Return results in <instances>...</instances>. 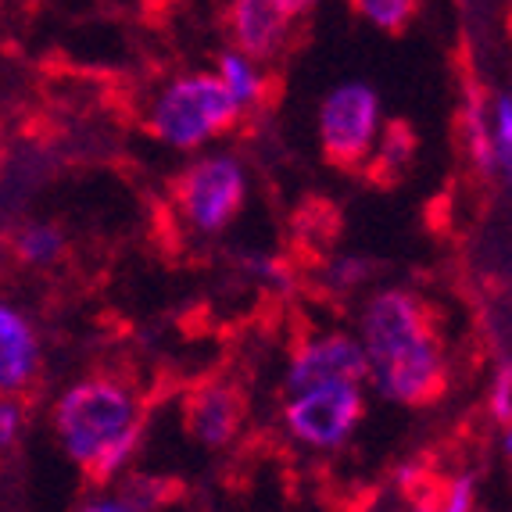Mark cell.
I'll return each instance as SVG.
<instances>
[{
	"instance_id": "obj_1",
	"label": "cell",
	"mask_w": 512,
	"mask_h": 512,
	"mask_svg": "<svg viewBox=\"0 0 512 512\" xmlns=\"http://www.w3.org/2000/svg\"><path fill=\"white\" fill-rule=\"evenodd\" d=\"M369 387L391 405H427L448 380V359L427 308L409 291H373L359 312Z\"/></svg>"
},
{
	"instance_id": "obj_2",
	"label": "cell",
	"mask_w": 512,
	"mask_h": 512,
	"mask_svg": "<svg viewBox=\"0 0 512 512\" xmlns=\"http://www.w3.org/2000/svg\"><path fill=\"white\" fill-rule=\"evenodd\" d=\"M144 427V402L122 376L94 373L69 384L54 402V434L61 452L90 470V462L129 430Z\"/></svg>"
},
{
	"instance_id": "obj_3",
	"label": "cell",
	"mask_w": 512,
	"mask_h": 512,
	"mask_svg": "<svg viewBox=\"0 0 512 512\" xmlns=\"http://www.w3.org/2000/svg\"><path fill=\"white\" fill-rule=\"evenodd\" d=\"M240 119H244V108L233 101L219 72H187L172 79L154 94L147 108V126L154 140L183 154L208 147Z\"/></svg>"
},
{
	"instance_id": "obj_4",
	"label": "cell",
	"mask_w": 512,
	"mask_h": 512,
	"mask_svg": "<svg viewBox=\"0 0 512 512\" xmlns=\"http://www.w3.org/2000/svg\"><path fill=\"white\" fill-rule=\"evenodd\" d=\"M248 169L230 151H205L176 183V212L194 237H219L244 208Z\"/></svg>"
},
{
	"instance_id": "obj_5",
	"label": "cell",
	"mask_w": 512,
	"mask_h": 512,
	"mask_svg": "<svg viewBox=\"0 0 512 512\" xmlns=\"http://www.w3.org/2000/svg\"><path fill=\"white\" fill-rule=\"evenodd\" d=\"M319 144L323 154L337 165H366L376 158V147L384 137V108L380 94L366 79H344L319 104Z\"/></svg>"
},
{
	"instance_id": "obj_6",
	"label": "cell",
	"mask_w": 512,
	"mask_h": 512,
	"mask_svg": "<svg viewBox=\"0 0 512 512\" xmlns=\"http://www.w3.org/2000/svg\"><path fill=\"white\" fill-rule=\"evenodd\" d=\"M366 416V391L355 380L319 384L287 394L283 427L308 452H337L351 441Z\"/></svg>"
},
{
	"instance_id": "obj_7",
	"label": "cell",
	"mask_w": 512,
	"mask_h": 512,
	"mask_svg": "<svg viewBox=\"0 0 512 512\" xmlns=\"http://www.w3.org/2000/svg\"><path fill=\"white\" fill-rule=\"evenodd\" d=\"M341 380L366 384L369 380L366 348H362L359 333L323 330V333H308L305 341L291 351L287 380L283 384H287V394H294L319 384H341Z\"/></svg>"
},
{
	"instance_id": "obj_8",
	"label": "cell",
	"mask_w": 512,
	"mask_h": 512,
	"mask_svg": "<svg viewBox=\"0 0 512 512\" xmlns=\"http://www.w3.org/2000/svg\"><path fill=\"white\" fill-rule=\"evenodd\" d=\"M298 15L287 0H230L226 8V29L237 51L251 54L255 61H273L283 54L294 33Z\"/></svg>"
},
{
	"instance_id": "obj_9",
	"label": "cell",
	"mask_w": 512,
	"mask_h": 512,
	"mask_svg": "<svg viewBox=\"0 0 512 512\" xmlns=\"http://www.w3.org/2000/svg\"><path fill=\"white\" fill-rule=\"evenodd\" d=\"M240 416H244V405H240V394L222 380H208V384L194 387L183 402V419H187V434L194 437L201 448H226V444L237 437Z\"/></svg>"
},
{
	"instance_id": "obj_10",
	"label": "cell",
	"mask_w": 512,
	"mask_h": 512,
	"mask_svg": "<svg viewBox=\"0 0 512 512\" xmlns=\"http://www.w3.org/2000/svg\"><path fill=\"white\" fill-rule=\"evenodd\" d=\"M43 366V344L33 319L15 305L0 308V391L22 394Z\"/></svg>"
},
{
	"instance_id": "obj_11",
	"label": "cell",
	"mask_w": 512,
	"mask_h": 512,
	"mask_svg": "<svg viewBox=\"0 0 512 512\" xmlns=\"http://www.w3.org/2000/svg\"><path fill=\"white\" fill-rule=\"evenodd\" d=\"M462 144H466V154L480 176L502 172L495 133H491V97H484L480 86H466V97H462Z\"/></svg>"
},
{
	"instance_id": "obj_12",
	"label": "cell",
	"mask_w": 512,
	"mask_h": 512,
	"mask_svg": "<svg viewBox=\"0 0 512 512\" xmlns=\"http://www.w3.org/2000/svg\"><path fill=\"white\" fill-rule=\"evenodd\" d=\"M172 498V484L162 477H126L115 491L83 502L79 512H158Z\"/></svg>"
},
{
	"instance_id": "obj_13",
	"label": "cell",
	"mask_w": 512,
	"mask_h": 512,
	"mask_svg": "<svg viewBox=\"0 0 512 512\" xmlns=\"http://www.w3.org/2000/svg\"><path fill=\"white\" fill-rule=\"evenodd\" d=\"M11 248H15L18 265H26V269H51V265H58L65 258L69 240H65V230H61L58 222L29 219L15 230V244Z\"/></svg>"
},
{
	"instance_id": "obj_14",
	"label": "cell",
	"mask_w": 512,
	"mask_h": 512,
	"mask_svg": "<svg viewBox=\"0 0 512 512\" xmlns=\"http://www.w3.org/2000/svg\"><path fill=\"white\" fill-rule=\"evenodd\" d=\"M215 72L222 76L226 90H230L233 101H237L244 111H255L258 104L265 101L269 79H265L262 61H255L251 54H244V51H237V47H230V51L219 54V65H215Z\"/></svg>"
},
{
	"instance_id": "obj_15",
	"label": "cell",
	"mask_w": 512,
	"mask_h": 512,
	"mask_svg": "<svg viewBox=\"0 0 512 512\" xmlns=\"http://www.w3.org/2000/svg\"><path fill=\"white\" fill-rule=\"evenodd\" d=\"M477 487L480 477L473 470L455 473L444 487H419L412 512H473L477 509Z\"/></svg>"
},
{
	"instance_id": "obj_16",
	"label": "cell",
	"mask_w": 512,
	"mask_h": 512,
	"mask_svg": "<svg viewBox=\"0 0 512 512\" xmlns=\"http://www.w3.org/2000/svg\"><path fill=\"white\" fill-rule=\"evenodd\" d=\"M351 8L380 33H402L419 11V0H351Z\"/></svg>"
},
{
	"instance_id": "obj_17",
	"label": "cell",
	"mask_w": 512,
	"mask_h": 512,
	"mask_svg": "<svg viewBox=\"0 0 512 512\" xmlns=\"http://www.w3.org/2000/svg\"><path fill=\"white\" fill-rule=\"evenodd\" d=\"M416 158V137H412V129L405 122H391L384 126V137H380V147H376V162L387 176H398L405 172Z\"/></svg>"
},
{
	"instance_id": "obj_18",
	"label": "cell",
	"mask_w": 512,
	"mask_h": 512,
	"mask_svg": "<svg viewBox=\"0 0 512 512\" xmlns=\"http://www.w3.org/2000/svg\"><path fill=\"white\" fill-rule=\"evenodd\" d=\"M369 276H373V265L362 255H337L323 265V283H326V291H333V294L359 291Z\"/></svg>"
},
{
	"instance_id": "obj_19",
	"label": "cell",
	"mask_w": 512,
	"mask_h": 512,
	"mask_svg": "<svg viewBox=\"0 0 512 512\" xmlns=\"http://www.w3.org/2000/svg\"><path fill=\"white\" fill-rule=\"evenodd\" d=\"M244 265V273L258 283V287H269V291H291L294 287V273H291V262L280 255H262V251H251V255L240 258Z\"/></svg>"
},
{
	"instance_id": "obj_20",
	"label": "cell",
	"mask_w": 512,
	"mask_h": 512,
	"mask_svg": "<svg viewBox=\"0 0 512 512\" xmlns=\"http://www.w3.org/2000/svg\"><path fill=\"white\" fill-rule=\"evenodd\" d=\"M491 133H495L498 165L512 176V90H498L491 97Z\"/></svg>"
},
{
	"instance_id": "obj_21",
	"label": "cell",
	"mask_w": 512,
	"mask_h": 512,
	"mask_svg": "<svg viewBox=\"0 0 512 512\" xmlns=\"http://www.w3.org/2000/svg\"><path fill=\"white\" fill-rule=\"evenodd\" d=\"M487 416L495 423H512V359H505L502 366L491 376V387H487Z\"/></svg>"
},
{
	"instance_id": "obj_22",
	"label": "cell",
	"mask_w": 512,
	"mask_h": 512,
	"mask_svg": "<svg viewBox=\"0 0 512 512\" xmlns=\"http://www.w3.org/2000/svg\"><path fill=\"white\" fill-rule=\"evenodd\" d=\"M22 430V405L15 402V394H4V402H0V444L11 448Z\"/></svg>"
},
{
	"instance_id": "obj_23",
	"label": "cell",
	"mask_w": 512,
	"mask_h": 512,
	"mask_svg": "<svg viewBox=\"0 0 512 512\" xmlns=\"http://www.w3.org/2000/svg\"><path fill=\"white\" fill-rule=\"evenodd\" d=\"M398 484H402V491L416 495L419 487H423V466H419V462H405L402 470H398Z\"/></svg>"
},
{
	"instance_id": "obj_24",
	"label": "cell",
	"mask_w": 512,
	"mask_h": 512,
	"mask_svg": "<svg viewBox=\"0 0 512 512\" xmlns=\"http://www.w3.org/2000/svg\"><path fill=\"white\" fill-rule=\"evenodd\" d=\"M287 4H291V11H294V15H308V11H312V8H316V0H287Z\"/></svg>"
},
{
	"instance_id": "obj_25",
	"label": "cell",
	"mask_w": 512,
	"mask_h": 512,
	"mask_svg": "<svg viewBox=\"0 0 512 512\" xmlns=\"http://www.w3.org/2000/svg\"><path fill=\"white\" fill-rule=\"evenodd\" d=\"M502 452L512 459V423H505L502 427Z\"/></svg>"
},
{
	"instance_id": "obj_26",
	"label": "cell",
	"mask_w": 512,
	"mask_h": 512,
	"mask_svg": "<svg viewBox=\"0 0 512 512\" xmlns=\"http://www.w3.org/2000/svg\"><path fill=\"white\" fill-rule=\"evenodd\" d=\"M169 4H176V0H169Z\"/></svg>"
}]
</instances>
